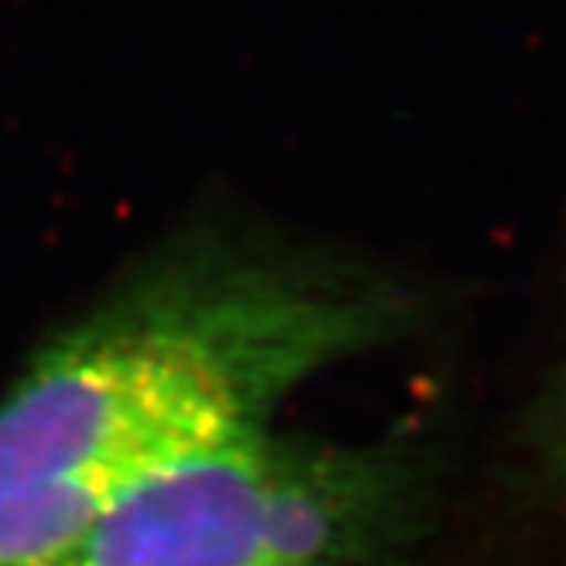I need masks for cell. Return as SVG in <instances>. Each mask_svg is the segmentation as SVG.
I'll return each instance as SVG.
<instances>
[{"label":"cell","instance_id":"3957f363","mask_svg":"<svg viewBox=\"0 0 566 566\" xmlns=\"http://www.w3.org/2000/svg\"><path fill=\"white\" fill-rule=\"evenodd\" d=\"M545 447L551 475L566 488V344L560 353V365L554 375V385L547 387L545 412Z\"/></svg>","mask_w":566,"mask_h":566},{"label":"cell","instance_id":"6da1fadb","mask_svg":"<svg viewBox=\"0 0 566 566\" xmlns=\"http://www.w3.org/2000/svg\"><path fill=\"white\" fill-rule=\"evenodd\" d=\"M409 315L403 286L274 240L196 237L139 264L0 397V566H51L142 488L271 431Z\"/></svg>","mask_w":566,"mask_h":566},{"label":"cell","instance_id":"7a4b0ae2","mask_svg":"<svg viewBox=\"0 0 566 566\" xmlns=\"http://www.w3.org/2000/svg\"><path fill=\"white\" fill-rule=\"evenodd\" d=\"M422 516L403 441L271 428L142 488L51 566H416Z\"/></svg>","mask_w":566,"mask_h":566}]
</instances>
